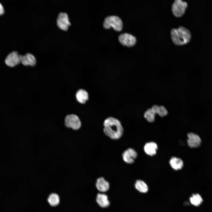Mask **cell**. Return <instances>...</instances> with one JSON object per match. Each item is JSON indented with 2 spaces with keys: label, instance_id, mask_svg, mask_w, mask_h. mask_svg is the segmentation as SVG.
Returning a JSON list of instances; mask_svg holds the SVG:
<instances>
[{
  "label": "cell",
  "instance_id": "1",
  "mask_svg": "<svg viewBox=\"0 0 212 212\" xmlns=\"http://www.w3.org/2000/svg\"><path fill=\"white\" fill-rule=\"evenodd\" d=\"M103 125L104 133L111 139L117 140L122 136L123 129L118 119L112 117H108L105 120Z\"/></svg>",
  "mask_w": 212,
  "mask_h": 212
},
{
  "label": "cell",
  "instance_id": "2",
  "mask_svg": "<svg viewBox=\"0 0 212 212\" xmlns=\"http://www.w3.org/2000/svg\"><path fill=\"white\" fill-rule=\"evenodd\" d=\"M172 40L174 43L177 45H183L190 41L191 34L190 31L183 26L177 29H173L171 31Z\"/></svg>",
  "mask_w": 212,
  "mask_h": 212
},
{
  "label": "cell",
  "instance_id": "3",
  "mask_svg": "<svg viewBox=\"0 0 212 212\" xmlns=\"http://www.w3.org/2000/svg\"><path fill=\"white\" fill-rule=\"evenodd\" d=\"M103 26L106 29L113 28L117 31H121L122 28V23L118 16H112L107 17L103 23Z\"/></svg>",
  "mask_w": 212,
  "mask_h": 212
},
{
  "label": "cell",
  "instance_id": "4",
  "mask_svg": "<svg viewBox=\"0 0 212 212\" xmlns=\"http://www.w3.org/2000/svg\"><path fill=\"white\" fill-rule=\"evenodd\" d=\"M64 125L67 128L77 131L81 128L82 123L79 117L74 114L67 115L64 119Z\"/></svg>",
  "mask_w": 212,
  "mask_h": 212
},
{
  "label": "cell",
  "instance_id": "5",
  "mask_svg": "<svg viewBox=\"0 0 212 212\" xmlns=\"http://www.w3.org/2000/svg\"><path fill=\"white\" fill-rule=\"evenodd\" d=\"M187 6V3L180 0H176L172 6V11L173 14L176 16H181L184 13Z\"/></svg>",
  "mask_w": 212,
  "mask_h": 212
},
{
  "label": "cell",
  "instance_id": "6",
  "mask_svg": "<svg viewBox=\"0 0 212 212\" xmlns=\"http://www.w3.org/2000/svg\"><path fill=\"white\" fill-rule=\"evenodd\" d=\"M22 56L16 51L9 54L5 59L6 64L10 67H13L21 62Z\"/></svg>",
  "mask_w": 212,
  "mask_h": 212
},
{
  "label": "cell",
  "instance_id": "7",
  "mask_svg": "<svg viewBox=\"0 0 212 212\" xmlns=\"http://www.w3.org/2000/svg\"><path fill=\"white\" fill-rule=\"evenodd\" d=\"M57 24L59 28L64 31H67L69 26L71 25L67 14L65 12L60 13L57 20Z\"/></svg>",
  "mask_w": 212,
  "mask_h": 212
},
{
  "label": "cell",
  "instance_id": "8",
  "mask_svg": "<svg viewBox=\"0 0 212 212\" xmlns=\"http://www.w3.org/2000/svg\"><path fill=\"white\" fill-rule=\"evenodd\" d=\"M119 40L122 45L128 47L134 46L136 42V38L134 36L126 33L120 34L119 37Z\"/></svg>",
  "mask_w": 212,
  "mask_h": 212
},
{
  "label": "cell",
  "instance_id": "9",
  "mask_svg": "<svg viewBox=\"0 0 212 212\" xmlns=\"http://www.w3.org/2000/svg\"><path fill=\"white\" fill-rule=\"evenodd\" d=\"M137 156V153L132 148H129L125 150L122 154L123 160L125 163L128 164L133 163Z\"/></svg>",
  "mask_w": 212,
  "mask_h": 212
},
{
  "label": "cell",
  "instance_id": "10",
  "mask_svg": "<svg viewBox=\"0 0 212 212\" xmlns=\"http://www.w3.org/2000/svg\"><path fill=\"white\" fill-rule=\"evenodd\" d=\"M187 143L189 146L191 148H198L201 145V140L197 135L192 132L188 134Z\"/></svg>",
  "mask_w": 212,
  "mask_h": 212
},
{
  "label": "cell",
  "instance_id": "11",
  "mask_svg": "<svg viewBox=\"0 0 212 212\" xmlns=\"http://www.w3.org/2000/svg\"><path fill=\"white\" fill-rule=\"evenodd\" d=\"M21 62L24 66H34L36 63L35 57L32 54L27 53L22 56Z\"/></svg>",
  "mask_w": 212,
  "mask_h": 212
},
{
  "label": "cell",
  "instance_id": "12",
  "mask_svg": "<svg viewBox=\"0 0 212 212\" xmlns=\"http://www.w3.org/2000/svg\"><path fill=\"white\" fill-rule=\"evenodd\" d=\"M96 186L97 189L101 192L107 191L109 188V183L105 180L103 177L98 178L96 183Z\"/></svg>",
  "mask_w": 212,
  "mask_h": 212
},
{
  "label": "cell",
  "instance_id": "13",
  "mask_svg": "<svg viewBox=\"0 0 212 212\" xmlns=\"http://www.w3.org/2000/svg\"><path fill=\"white\" fill-rule=\"evenodd\" d=\"M157 149V144L153 142L146 143L144 147L145 152L148 155L150 156H153L155 155Z\"/></svg>",
  "mask_w": 212,
  "mask_h": 212
},
{
  "label": "cell",
  "instance_id": "14",
  "mask_svg": "<svg viewBox=\"0 0 212 212\" xmlns=\"http://www.w3.org/2000/svg\"><path fill=\"white\" fill-rule=\"evenodd\" d=\"M77 101L81 104H85L88 99V94L85 90L82 89L79 90L76 94Z\"/></svg>",
  "mask_w": 212,
  "mask_h": 212
},
{
  "label": "cell",
  "instance_id": "15",
  "mask_svg": "<svg viewBox=\"0 0 212 212\" xmlns=\"http://www.w3.org/2000/svg\"><path fill=\"white\" fill-rule=\"evenodd\" d=\"M96 201L99 205L102 208L108 207L110 203L107 196L104 194L98 193L97 195Z\"/></svg>",
  "mask_w": 212,
  "mask_h": 212
},
{
  "label": "cell",
  "instance_id": "16",
  "mask_svg": "<svg viewBox=\"0 0 212 212\" xmlns=\"http://www.w3.org/2000/svg\"><path fill=\"white\" fill-rule=\"evenodd\" d=\"M169 163L171 167L176 170L181 169L183 165L182 160L175 157H172L170 160Z\"/></svg>",
  "mask_w": 212,
  "mask_h": 212
},
{
  "label": "cell",
  "instance_id": "17",
  "mask_svg": "<svg viewBox=\"0 0 212 212\" xmlns=\"http://www.w3.org/2000/svg\"><path fill=\"white\" fill-rule=\"evenodd\" d=\"M190 201L193 205L198 206L200 205L203 201V199L201 195L198 193L193 194L190 198Z\"/></svg>",
  "mask_w": 212,
  "mask_h": 212
},
{
  "label": "cell",
  "instance_id": "18",
  "mask_svg": "<svg viewBox=\"0 0 212 212\" xmlns=\"http://www.w3.org/2000/svg\"><path fill=\"white\" fill-rule=\"evenodd\" d=\"M135 187L138 190L141 192L145 193L148 190L147 185L142 180H137L135 183Z\"/></svg>",
  "mask_w": 212,
  "mask_h": 212
},
{
  "label": "cell",
  "instance_id": "19",
  "mask_svg": "<svg viewBox=\"0 0 212 212\" xmlns=\"http://www.w3.org/2000/svg\"><path fill=\"white\" fill-rule=\"evenodd\" d=\"M155 114L152 111L151 108L147 110L144 115V117L150 122H153L155 120Z\"/></svg>",
  "mask_w": 212,
  "mask_h": 212
},
{
  "label": "cell",
  "instance_id": "20",
  "mask_svg": "<svg viewBox=\"0 0 212 212\" xmlns=\"http://www.w3.org/2000/svg\"><path fill=\"white\" fill-rule=\"evenodd\" d=\"M48 200L50 205L53 206H55L59 203V197L56 194L52 193L49 196Z\"/></svg>",
  "mask_w": 212,
  "mask_h": 212
},
{
  "label": "cell",
  "instance_id": "21",
  "mask_svg": "<svg viewBox=\"0 0 212 212\" xmlns=\"http://www.w3.org/2000/svg\"><path fill=\"white\" fill-rule=\"evenodd\" d=\"M157 114L161 117H163L168 114V112L166 108L163 106H159Z\"/></svg>",
  "mask_w": 212,
  "mask_h": 212
},
{
  "label": "cell",
  "instance_id": "22",
  "mask_svg": "<svg viewBox=\"0 0 212 212\" xmlns=\"http://www.w3.org/2000/svg\"><path fill=\"white\" fill-rule=\"evenodd\" d=\"M158 108L159 106L157 105H154L151 109L153 112L156 114H157Z\"/></svg>",
  "mask_w": 212,
  "mask_h": 212
},
{
  "label": "cell",
  "instance_id": "23",
  "mask_svg": "<svg viewBox=\"0 0 212 212\" xmlns=\"http://www.w3.org/2000/svg\"><path fill=\"white\" fill-rule=\"evenodd\" d=\"M4 12V7L2 4L0 2V15L3 14Z\"/></svg>",
  "mask_w": 212,
  "mask_h": 212
}]
</instances>
